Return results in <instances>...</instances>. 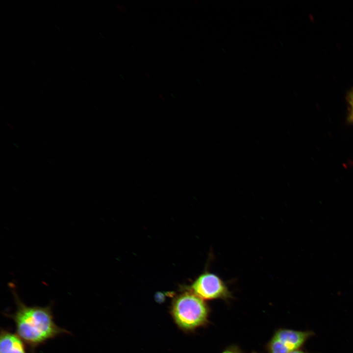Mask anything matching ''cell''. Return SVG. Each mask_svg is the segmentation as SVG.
Masks as SVG:
<instances>
[{
    "label": "cell",
    "instance_id": "cell-3",
    "mask_svg": "<svg viewBox=\"0 0 353 353\" xmlns=\"http://www.w3.org/2000/svg\"><path fill=\"white\" fill-rule=\"evenodd\" d=\"M189 291L204 301L227 300L232 298L231 293L224 281L217 275L207 271L194 281Z\"/></svg>",
    "mask_w": 353,
    "mask_h": 353
},
{
    "label": "cell",
    "instance_id": "cell-2",
    "mask_svg": "<svg viewBox=\"0 0 353 353\" xmlns=\"http://www.w3.org/2000/svg\"><path fill=\"white\" fill-rule=\"evenodd\" d=\"M171 313L181 329L190 331L207 324L209 309L203 300L189 290L173 300Z\"/></svg>",
    "mask_w": 353,
    "mask_h": 353
},
{
    "label": "cell",
    "instance_id": "cell-4",
    "mask_svg": "<svg viewBox=\"0 0 353 353\" xmlns=\"http://www.w3.org/2000/svg\"><path fill=\"white\" fill-rule=\"evenodd\" d=\"M310 335L307 331L279 329L267 343V351L268 353H291L298 350Z\"/></svg>",
    "mask_w": 353,
    "mask_h": 353
},
{
    "label": "cell",
    "instance_id": "cell-7",
    "mask_svg": "<svg viewBox=\"0 0 353 353\" xmlns=\"http://www.w3.org/2000/svg\"><path fill=\"white\" fill-rule=\"evenodd\" d=\"M349 102L350 104V118L353 121V91L349 95Z\"/></svg>",
    "mask_w": 353,
    "mask_h": 353
},
{
    "label": "cell",
    "instance_id": "cell-1",
    "mask_svg": "<svg viewBox=\"0 0 353 353\" xmlns=\"http://www.w3.org/2000/svg\"><path fill=\"white\" fill-rule=\"evenodd\" d=\"M11 290L16 310L13 313L4 315L13 321L17 334L28 347L30 353H35L38 347L49 340L70 333L55 323L51 304L27 306L19 298L15 290L12 288Z\"/></svg>",
    "mask_w": 353,
    "mask_h": 353
},
{
    "label": "cell",
    "instance_id": "cell-6",
    "mask_svg": "<svg viewBox=\"0 0 353 353\" xmlns=\"http://www.w3.org/2000/svg\"><path fill=\"white\" fill-rule=\"evenodd\" d=\"M222 353H242L241 350L236 346H230L226 349Z\"/></svg>",
    "mask_w": 353,
    "mask_h": 353
},
{
    "label": "cell",
    "instance_id": "cell-9",
    "mask_svg": "<svg viewBox=\"0 0 353 353\" xmlns=\"http://www.w3.org/2000/svg\"><path fill=\"white\" fill-rule=\"evenodd\" d=\"M252 353H256L255 352H252Z\"/></svg>",
    "mask_w": 353,
    "mask_h": 353
},
{
    "label": "cell",
    "instance_id": "cell-5",
    "mask_svg": "<svg viewBox=\"0 0 353 353\" xmlns=\"http://www.w3.org/2000/svg\"><path fill=\"white\" fill-rule=\"evenodd\" d=\"M0 353H27L21 338L10 330L1 328L0 334Z\"/></svg>",
    "mask_w": 353,
    "mask_h": 353
},
{
    "label": "cell",
    "instance_id": "cell-8",
    "mask_svg": "<svg viewBox=\"0 0 353 353\" xmlns=\"http://www.w3.org/2000/svg\"><path fill=\"white\" fill-rule=\"evenodd\" d=\"M291 353H304V352H303V351H302L296 350V351H294V352H292Z\"/></svg>",
    "mask_w": 353,
    "mask_h": 353
}]
</instances>
